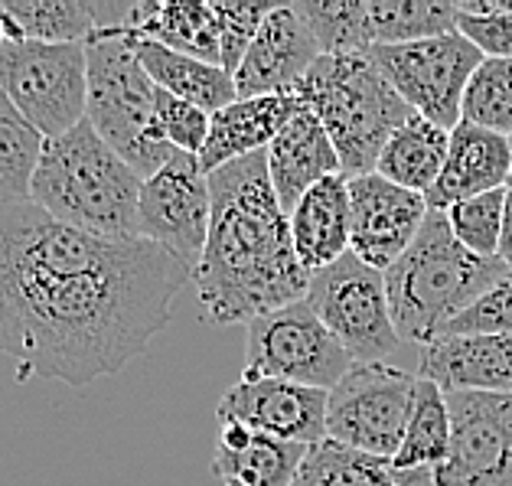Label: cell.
<instances>
[{"label":"cell","mask_w":512,"mask_h":486,"mask_svg":"<svg viewBox=\"0 0 512 486\" xmlns=\"http://www.w3.org/2000/svg\"><path fill=\"white\" fill-rule=\"evenodd\" d=\"M460 121L503 137L512 134V59L483 56L464 89Z\"/></svg>","instance_id":"31"},{"label":"cell","mask_w":512,"mask_h":486,"mask_svg":"<svg viewBox=\"0 0 512 486\" xmlns=\"http://www.w3.org/2000/svg\"><path fill=\"white\" fill-rule=\"evenodd\" d=\"M369 59L415 115L454 131L460 124L464 89L473 69L483 62V53L454 30L418 43L372 46Z\"/></svg>","instance_id":"10"},{"label":"cell","mask_w":512,"mask_h":486,"mask_svg":"<svg viewBox=\"0 0 512 486\" xmlns=\"http://www.w3.org/2000/svg\"><path fill=\"white\" fill-rule=\"evenodd\" d=\"M353 359L333 340L320 317L307 301H294L287 307L245 323V366L242 379H281L307 389L330 392L340 382Z\"/></svg>","instance_id":"8"},{"label":"cell","mask_w":512,"mask_h":486,"mask_svg":"<svg viewBox=\"0 0 512 486\" xmlns=\"http://www.w3.org/2000/svg\"><path fill=\"white\" fill-rule=\"evenodd\" d=\"M457 33L467 36L486 59H512V10L496 17L457 14Z\"/></svg>","instance_id":"36"},{"label":"cell","mask_w":512,"mask_h":486,"mask_svg":"<svg viewBox=\"0 0 512 486\" xmlns=\"http://www.w3.org/2000/svg\"><path fill=\"white\" fill-rule=\"evenodd\" d=\"M7 43V33H4V27H0V46H4Z\"/></svg>","instance_id":"38"},{"label":"cell","mask_w":512,"mask_h":486,"mask_svg":"<svg viewBox=\"0 0 512 486\" xmlns=\"http://www.w3.org/2000/svg\"><path fill=\"white\" fill-rule=\"evenodd\" d=\"M128 30L173 53L219 66V27L209 4L193 0H137Z\"/></svg>","instance_id":"26"},{"label":"cell","mask_w":512,"mask_h":486,"mask_svg":"<svg viewBox=\"0 0 512 486\" xmlns=\"http://www.w3.org/2000/svg\"><path fill=\"white\" fill-rule=\"evenodd\" d=\"M141 177L95 134L89 121L43 144L30 203L66 226L115 242L141 239Z\"/></svg>","instance_id":"3"},{"label":"cell","mask_w":512,"mask_h":486,"mask_svg":"<svg viewBox=\"0 0 512 486\" xmlns=\"http://www.w3.org/2000/svg\"><path fill=\"white\" fill-rule=\"evenodd\" d=\"M509 147H512V134H509Z\"/></svg>","instance_id":"40"},{"label":"cell","mask_w":512,"mask_h":486,"mask_svg":"<svg viewBox=\"0 0 512 486\" xmlns=\"http://www.w3.org/2000/svg\"><path fill=\"white\" fill-rule=\"evenodd\" d=\"M415 382L418 376L395 366L353 363L327 395V438L392 460L405 438Z\"/></svg>","instance_id":"11"},{"label":"cell","mask_w":512,"mask_h":486,"mask_svg":"<svg viewBox=\"0 0 512 486\" xmlns=\"http://www.w3.org/2000/svg\"><path fill=\"white\" fill-rule=\"evenodd\" d=\"M304 301L353 363H382L402 343L392 323L385 274L369 268L353 252L310 274Z\"/></svg>","instance_id":"9"},{"label":"cell","mask_w":512,"mask_h":486,"mask_svg":"<svg viewBox=\"0 0 512 486\" xmlns=\"http://www.w3.org/2000/svg\"><path fill=\"white\" fill-rule=\"evenodd\" d=\"M268 177L274 186V196L287 216L294 213V206L301 203V196L317 186L320 180L343 173L340 154L330 141V134L323 131V124L310 108H297L294 118L278 131V137L268 144Z\"/></svg>","instance_id":"19"},{"label":"cell","mask_w":512,"mask_h":486,"mask_svg":"<svg viewBox=\"0 0 512 486\" xmlns=\"http://www.w3.org/2000/svg\"><path fill=\"white\" fill-rule=\"evenodd\" d=\"M509 173H512L509 137L460 121L451 131V144H447V160H444L441 177L424 193V203H428V209H434V213H444V209H451L454 203H464V199L506 190Z\"/></svg>","instance_id":"18"},{"label":"cell","mask_w":512,"mask_h":486,"mask_svg":"<svg viewBox=\"0 0 512 486\" xmlns=\"http://www.w3.org/2000/svg\"><path fill=\"white\" fill-rule=\"evenodd\" d=\"M131 43H134L137 62L144 66L147 79H151L157 89L203 108L206 115H216V111L235 102V82L222 66H209V62H199L193 56L173 53V49L160 46L154 40H144V36H137V33H131Z\"/></svg>","instance_id":"25"},{"label":"cell","mask_w":512,"mask_h":486,"mask_svg":"<svg viewBox=\"0 0 512 486\" xmlns=\"http://www.w3.org/2000/svg\"><path fill=\"white\" fill-rule=\"evenodd\" d=\"M85 46L17 40L0 46V92L46 141L85 121Z\"/></svg>","instance_id":"7"},{"label":"cell","mask_w":512,"mask_h":486,"mask_svg":"<svg viewBox=\"0 0 512 486\" xmlns=\"http://www.w3.org/2000/svg\"><path fill=\"white\" fill-rule=\"evenodd\" d=\"M506 190L512 193V173H509V180H506Z\"/></svg>","instance_id":"39"},{"label":"cell","mask_w":512,"mask_h":486,"mask_svg":"<svg viewBox=\"0 0 512 486\" xmlns=\"http://www.w3.org/2000/svg\"><path fill=\"white\" fill-rule=\"evenodd\" d=\"M457 30V4L444 0H362V33L372 46H402Z\"/></svg>","instance_id":"28"},{"label":"cell","mask_w":512,"mask_h":486,"mask_svg":"<svg viewBox=\"0 0 512 486\" xmlns=\"http://www.w3.org/2000/svg\"><path fill=\"white\" fill-rule=\"evenodd\" d=\"M447 144H451V131L437 128V124L424 121L421 115H411L385 141L376 173L382 180L402 186V190L424 196L437 183V177H441Z\"/></svg>","instance_id":"27"},{"label":"cell","mask_w":512,"mask_h":486,"mask_svg":"<svg viewBox=\"0 0 512 486\" xmlns=\"http://www.w3.org/2000/svg\"><path fill=\"white\" fill-rule=\"evenodd\" d=\"M209 216V177L193 154L177 151L154 177L141 183V206H137L141 239L167 248L190 271H196L203 258Z\"/></svg>","instance_id":"13"},{"label":"cell","mask_w":512,"mask_h":486,"mask_svg":"<svg viewBox=\"0 0 512 486\" xmlns=\"http://www.w3.org/2000/svg\"><path fill=\"white\" fill-rule=\"evenodd\" d=\"M428 213L421 193L402 190L379 173L349 177V252L369 268L389 271L415 242Z\"/></svg>","instance_id":"14"},{"label":"cell","mask_w":512,"mask_h":486,"mask_svg":"<svg viewBox=\"0 0 512 486\" xmlns=\"http://www.w3.org/2000/svg\"><path fill=\"white\" fill-rule=\"evenodd\" d=\"M418 379L434 382L444 395L486 392L512 395V336L464 333L441 336L421 350Z\"/></svg>","instance_id":"17"},{"label":"cell","mask_w":512,"mask_h":486,"mask_svg":"<svg viewBox=\"0 0 512 486\" xmlns=\"http://www.w3.org/2000/svg\"><path fill=\"white\" fill-rule=\"evenodd\" d=\"M451 451V411L447 395L434 382L418 379L411 398L405 438L392 457V477L398 486H431V473Z\"/></svg>","instance_id":"24"},{"label":"cell","mask_w":512,"mask_h":486,"mask_svg":"<svg viewBox=\"0 0 512 486\" xmlns=\"http://www.w3.org/2000/svg\"><path fill=\"white\" fill-rule=\"evenodd\" d=\"M297 108H301V102L291 92L265 98H235L232 105L209 118V137L196 157L199 167L209 177L219 167L268 151V144L294 118Z\"/></svg>","instance_id":"20"},{"label":"cell","mask_w":512,"mask_h":486,"mask_svg":"<svg viewBox=\"0 0 512 486\" xmlns=\"http://www.w3.org/2000/svg\"><path fill=\"white\" fill-rule=\"evenodd\" d=\"M46 137L0 92V206L30 203L33 173Z\"/></svg>","instance_id":"29"},{"label":"cell","mask_w":512,"mask_h":486,"mask_svg":"<svg viewBox=\"0 0 512 486\" xmlns=\"http://www.w3.org/2000/svg\"><path fill=\"white\" fill-rule=\"evenodd\" d=\"M509 268L480 258L454 239L444 213H428L415 242L385 274V294L398 340L431 346L470 310Z\"/></svg>","instance_id":"4"},{"label":"cell","mask_w":512,"mask_h":486,"mask_svg":"<svg viewBox=\"0 0 512 486\" xmlns=\"http://www.w3.org/2000/svg\"><path fill=\"white\" fill-rule=\"evenodd\" d=\"M291 486H398L392 460L343 447L330 438L307 447Z\"/></svg>","instance_id":"30"},{"label":"cell","mask_w":512,"mask_h":486,"mask_svg":"<svg viewBox=\"0 0 512 486\" xmlns=\"http://www.w3.org/2000/svg\"><path fill=\"white\" fill-rule=\"evenodd\" d=\"M464 333H499L512 336V271H506L477 304L464 310L444 336H464Z\"/></svg>","instance_id":"35"},{"label":"cell","mask_w":512,"mask_h":486,"mask_svg":"<svg viewBox=\"0 0 512 486\" xmlns=\"http://www.w3.org/2000/svg\"><path fill=\"white\" fill-rule=\"evenodd\" d=\"M193 271L167 248L66 226L33 203L0 206V353L85 389L141 356Z\"/></svg>","instance_id":"1"},{"label":"cell","mask_w":512,"mask_h":486,"mask_svg":"<svg viewBox=\"0 0 512 486\" xmlns=\"http://www.w3.org/2000/svg\"><path fill=\"white\" fill-rule=\"evenodd\" d=\"M154 108H157L160 131H164V137L170 141L173 151L199 157V151H203V144H206V137H209V118L212 115H206L203 108L183 102V98L170 95L164 89H157Z\"/></svg>","instance_id":"34"},{"label":"cell","mask_w":512,"mask_h":486,"mask_svg":"<svg viewBox=\"0 0 512 486\" xmlns=\"http://www.w3.org/2000/svg\"><path fill=\"white\" fill-rule=\"evenodd\" d=\"M320 56V46L297 4H274L261 20L239 72L232 76L235 98L287 95Z\"/></svg>","instance_id":"16"},{"label":"cell","mask_w":512,"mask_h":486,"mask_svg":"<svg viewBox=\"0 0 512 486\" xmlns=\"http://www.w3.org/2000/svg\"><path fill=\"white\" fill-rule=\"evenodd\" d=\"M291 95L314 111L330 134L346 177L376 173L385 141L415 115L376 62L359 53L320 56Z\"/></svg>","instance_id":"5"},{"label":"cell","mask_w":512,"mask_h":486,"mask_svg":"<svg viewBox=\"0 0 512 486\" xmlns=\"http://www.w3.org/2000/svg\"><path fill=\"white\" fill-rule=\"evenodd\" d=\"M327 395L323 389L281 382V379H239L219 398L216 418L242 421L252 431L271 438L314 447L327 438Z\"/></svg>","instance_id":"15"},{"label":"cell","mask_w":512,"mask_h":486,"mask_svg":"<svg viewBox=\"0 0 512 486\" xmlns=\"http://www.w3.org/2000/svg\"><path fill=\"white\" fill-rule=\"evenodd\" d=\"M503 209H506V190H493L464 199V203H454L451 209H444V216L454 239L467 252L480 258H496L499 232H503Z\"/></svg>","instance_id":"32"},{"label":"cell","mask_w":512,"mask_h":486,"mask_svg":"<svg viewBox=\"0 0 512 486\" xmlns=\"http://www.w3.org/2000/svg\"><path fill=\"white\" fill-rule=\"evenodd\" d=\"M496 258L512 271V193L506 190V209H503V232H499V252Z\"/></svg>","instance_id":"37"},{"label":"cell","mask_w":512,"mask_h":486,"mask_svg":"<svg viewBox=\"0 0 512 486\" xmlns=\"http://www.w3.org/2000/svg\"><path fill=\"white\" fill-rule=\"evenodd\" d=\"M291 226V242L297 261L317 274L330 268L349 252V177L336 173V177L320 180L317 186L301 196L294 213L287 216Z\"/></svg>","instance_id":"22"},{"label":"cell","mask_w":512,"mask_h":486,"mask_svg":"<svg viewBox=\"0 0 512 486\" xmlns=\"http://www.w3.org/2000/svg\"><path fill=\"white\" fill-rule=\"evenodd\" d=\"M304 454V444L252 431L242 421H226L219 425L212 473L222 486H291Z\"/></svg>","instance_id":"21"},{"label":"cell","mask_w":512,"mask_h":486,"mask_svg":"<svg viewBox=\"0 0 512 486\" xmlns=\"http://www.w3.org/2000/svg\"><path fill=\"white\" fill-rule=\"evenodd\" d=\"M85 62V121L137 177H154L177 151L157 124V85L134 56L131 30H98L85 43Z\"/></svg>","instance_id":"6"},{"label":"cell","mask_w":512,"mask_h":486,"mask_svg":"<svg viewBox=\"0 0 512 486\" xmlns=\"http://www.w3.org/2000/svg\"><path fill=\"white\" fill-rule=\"evenodd\" d=\"M209 203V239L193 271L203 320L232 327L304 301L310 271L297 261L265 151L209 173Z\"/></svg>","instance_id":"2"},{"label":"cell","mask_w":512,"mask_h":486,"mask_svg":"<svg viewBox=\"0 0 512 486\" xmlns=\"http://www.w3.org/2000/svg\"><path fill=\"white\" fill-rule=\"evenodd\" d=\"M209 7L219 27V66L229 76H235L248 46L255 40L261 20L271 14L274 4H209Z\"/></svg>","instance_id":"33"},{"label":"cell","mask_w":512,"mask_h":486,"mask_svg":"<svg viewBox=\"0 0 512 486\" xmlns=\"http://www.w3.org/2000/svg\"><path fill=\"white\" fill-rule=\"evenodd\" d=\"M451 451L431 486H512V395L451 392Z\"/></svg>","instance_id":"12"},{"label":"cell","mask_w":512,"mask_h":486,"mask_svg":"<svg viewBox=\"0 0 512 486\" xmlns=\"http://www.w3.org/2000/svg\"><path fill=\"white\" fill-rule=\"evenodd\" d=\"M0 10L17 27L20 40L85 46L98 30L128 27L134 4H115V0H0Z\"/></svg>","instance_id":"23"}]
</instances>
